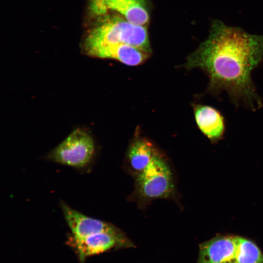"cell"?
Instances as JSON below:
<instances>
[{
	"mask_svg": "<svg viewBox=\"0 0 263 263\" xmlns=\"http://www.w3.org/2000/svg\"><path fill=\"white\" fill-rule=\"evenodd\" d=\"M263 61V34L212 20L209 35L188 57L187 69L199 68L209 78L207 91L218 95L225 92L236 107L255 111L263 106L251 77Z\"/></svg>",
	"mask_w": 263,
	"mask_h": 263,
	"instance_id": "obj_1",
	"label": "cell"
},
{
	"mask_svg": "<svg viewBox=\"0 0 263 263\" xmlns=\"http://www.w3.org/2000/svg\"><path fill=\"white\" fill-rule=\"evenodd\" d=\"M119 43L151 53L146 27L131 23L119 14L100 18L87 34L83 48L87 55L95 57L102 49Z\"/></svg>",
	"mask_w": 263,
	"mask_h": 263,
	"instance_id": "obj_2",
	"label": "cell"
},
{
	"mask_svg": "<svg viewBox=\"0 0 263 263\" xmlns=\"http://www.w3.org/2000/svg\"><path fill=\"white\" fill-rule=\"evenodd\" d=\"M94 145L91 136L78 129L53 150L48 158L52 161L75 168H83L92 160Z\"/></svg>",
	"mask_w": 263,
	"mask_h": 263,
	"instance_id": "obj_3",
	"label": "cell"
},
{
	"mask_svg": "<svg viewBox=\"0 0 263 263\" xmlns=\"http://www.w3.org/2000/svg\"><path fill=\"white\" fill-rule=\"evenodd\" d=\"M136 185L139 195L148 199L167 197L174 188L171 170L157 153L147 167L137 174Z\"/></svg>",
	"mask_w": 263,
	"mask_h": 263,
	"instance_id": "obj_4",
	"label": "cell"
},
{
	"mask_svg": "<svg viewBox=\"0 0 263 263\" xmlns=\"http://www.w3.org/2000/svg\"><path fill=\"white\" fill-rule=\"evenodd\" d=\"M67 244L74 249L80 263L89 257L111 250L135 247L124 233L101 232L82 238L70 236Z\"/></svg>",
	"mask_w": 263,
	"mask_h": 263,
	"instance_id": "obj_5",
	"label": "cell"
},
{
	"mask_svg": "<svg viewBox=\"0 0 263 263\" xmlns=\"http://www.w3.org/2000/svg\"><path fill=\"white\" fill-rule=\"evenodd\" d=\"M199 247L196 263H236L238 236L218 234Z\"/></svg>",
	"mask_w": 263,
	"mask_h": 263,
	"instance_id": "obj_6",
	"label": "cell"
},
{
	"mask_svg": "<svg viewBox=\"0 0 263 263\" xmlns=\"http://www.w3.org/2000/svg\"><path fill=\"white\" fill-rule=\"evenodd\" d=\"M62 212L69 227L72 236L82 238L101 232L122 234L123 232L113 224L87 216L71 208L64 202L60 203Z\"/></svg>",
	"mask_w": 263,
	"mask_h": 263,
	"instance_id": "obj_7",
	"label": "cell"
},
{
	"mask_svg": "<svg viewBox=\"0 0 263 263\" xmlns=\"http://www.w3.org/2000/svg\"><path fill=\"white\" fill-rule=\"evenodd\" d=\"M193 111L196 124L210 141L221 140L225 131V121L222 113L212 106L195 104Z\"/></svg>",
	"mask_w": 263,
	"mask_h": 263,
	"instance_id": "obj_8",
	"label": "cell"
},
{
	"mask_svg": "<svg viewBox=\"0 0 263 263\" xmlns=\"http://www.w3.org/2000/svg\"><path fill=\"white\" fill-rule=\"evenodd\" d=\"M107 10L117 12L133 24L145 26L149 20V14L145 0H105Z\"/></svg>",
	"mask_w": 263,
	"mask_h": 263,
	"instance_id": "obj_9",
	"label": "cell"
},
{
	"mask_svg": "<svg viewBox=\"0 0 263 263\" xmlns=\"http://www.w3.org/2000/svg\"><path fill=\"white\" fill-rule=\"evenodd\" d=\"M150 55L133 46L119 43L102 49L98 53L96 57L115 59L127 65L132 66L144 62Z\"/></svg>",
	"mask_w": 263,
	"mask_h": 263,
	"instance_id": "obj_10",
	"label": "cell"
},
{
	"mask_svg": "<svg viewBox=\"0 0 263 263\" xmlns=\"http://www.w3.org/2000/svg\"><path fill=\"white\" fill-rule=\"evenodd\" d=\"M156 151L148 140L137 139L131 145L128 159L131 168L138 174L142 172L149 165Z\"/></svg>",
	"mask_w": 263,
	"mask_h": 263,
	"instance_id": "obj_11",
	"label": "cell"
},
{
	"mask_svg": "<svg viewBox=\"0 0 263 263\" xmlns=\"http://www.w3.org/2000/svg\"><path fill=\"white\" fill-rule=\"evenodd\" d=\"M236 263H263V253L254 242L238 236Z\"/></svg>",
	"mask_w": 263,
	"mask_h": 263,
	"instance_id": "obj_12",
	"label": "cell"
},
{
	"mask_svg": "<svg viewBox=\"0 0 263 263\" xmlns=\"http://www.w3.org/2000/svg\"><path fill=\"white\" fill-rule=\"evenodd\" d=\"M105 0H91L90 8L94 14L97 16L104 15L108 10L105 5Z\"/></svg>",
	"mask_w": 263,
	"mask_h": 263,
	"instance_id": "obj_13",
	"label": "cell"
}]
</instances>
